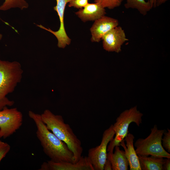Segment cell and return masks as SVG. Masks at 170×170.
Returning <instances> with one entry per match:
<instances>
[{
  "instance_id": "obj_2",
  "label": "cell",
  "mask_w": 170,
  "mask_h": 170,
  "mask_svg": "<svg viewBox=\"0 0 170 170\" xmlns=\"http://www.w3.org/2000/svg\"><path fill=\"white\" fill-rule=\"evenodd\" d=\"M41 116L48 129L67 145L73 153L75 162H77L82 156L83 149L81 140L70 126L65 122L61 116L55 115L49 110H44Z\"/></svg>"
},
{
  "instance_id": "obj_26",
  "label": "cell",
  "mask_w": 170,
  "mask_h": 170,
  "mask_svg": "<svg viewBox=\"0 0 170 170\" xmlns=\"http://www.w3.org/2000/svg\"><path fill=\"white\" fill-rule=\"evenodd\" d=\"M2 38V34L0 33V40H1Z\"/></svg>"
},
{
  "instance_id": "obj_8",
  "label": "cell",
  "mask_w": 170,
  "mask_h": 170,
  "mask_svg": "<svg viewBox=\"0 0 170 170\" xmlns=\"http://www.w3.org/2000/svg\"><path fill=\"white\" fill-rule=\"evenodd\" d=\"M56 5L54 7L59 18L60 27L56 31H54L50 29L47 28L41 25H37L39 27L53 34L58 40V47L64 48L71 42V39L68 37L66 32L64 24V14L67 4L71 0H56Z\"/></svg>"
},
{
  "instance_id": "obj_21",
  "label": "cell",
  "mask_w": 170,
  "mask_h": 170,
  "mask_svg": "<svg viewBox=\"0 0 170 170\" xmlns=\"http://www.w3.org/2000/svg\"><path fill=\"white\" fill-rule=\"evenodd\" d=\"M10 149V146L7 143L2 142L0 144V162L9 152Z\"/></svg>"
},
{
  "instance_id": "obj_24",
  "label": "cell",
  "mask_w": 170,
  "mask_h": 170,
  "mask_svg": "<svg viewBox=\"0 0 170 170\" xmlns=\"http://www.w3.org/2000/svg\"><path fill=\"white\" fill-rule=\"evenodd\" d=\"M168 0H156V7L159 6L162 4L165 3Z\"/></svg>"
},
{
  "instance_id": "obj_9",
  "label": "cell",
  "mask_w": 170,
  "mask_h": 170,
  "mask_svg": "<svg viewBox=\"0 0 170 170\" xmlns=\"http://www.w3.org/2000/svg\"><path fill=\"white\" fill-rule=\"evenodd\" d=\"M101 40L103 48L105 50L117 53L121 52L122 45L128 40L124 30L118 26L106 33Z\"/></svg>"
},
{
  "instance_id": "obj_7",
  "label": "cell",
  "mask_w": 170,
  "mask_h": 170,
  "mask_svg": "<svg viewBox=\"0 0 170 170\" xmlns=\"http://www.w3.org/2000/svg\"><path fill=\"white\" fill-rule=\"evenodd\" d=\"M115 135L113 124H111L104 132L100 144L89 150L87 157L94 170H104L107 159V146Z\"/></svg>"
},
{
  "instance_id": "obj_17",
  "label": "cell",
  "mask_w": 170,
  "mask_h": 170,
  "mask_svg": "<svg viewBox=\"0 0 170 170\" xmlns=\"http://www.w3.org/2000/svg\"><path fill=\"white\" fill-rule=\"evenodd\" d=\"M28 6V3L26 0H5L0 6V10L6 11L13 8H19L22 10Z\"/></svg>"
},
{
  "instance_id": "obj_1",
  "label": "cell",
  "mask_w": 170,
  "mask_h": 170,
  "mask_svg": "<svg viewBox=\"0 0 170 170\" xmlns=\"http://www.w3.org/2000/svg\"><path fill=\"white\" fill-rule=\"evenodd\" d=\"M29 117L35 123L37 137L45 154L55 162L76 163L73 153L67 145L48 130L42 120L41 114L30 110Z\"/></svg>"
},
{
  "instance_id": "obj_5",
  "label": "cell",
  "mask_w": 170,
  "mask_h": 170,
  "mask_svg": "<svg viewBox=\"0 0 170 170\" xmlns=\"http://www.w3.org/2000/svg\"><path fill=\"white\" fill-rule=\"evenodd\" d=\"M165 129H159L156 125L150 129V134L145 138L138 139L134 146L137 155H149L170 158V154L163 147L162 139Z\"/></svg>"
},
{
  "instance_id": "obj_19",
  "label": "cell",
  "mask_w": 170,
  "mask_h": 170,
  "mask_svg": "<svg viewBox=\"0 0 170 170\" xmlns=\"http://www.w3.org/2000/svg\"><path fill=\"white\" fill-rule=\"evenodd\" d=\"M162 139V145L168 152H170V130L167 128L164 133Z\"/></svg>"
},
{
  "instance_id": "obj_11",
  "label": "cell",
  "mask_w": 170,
  "mask_h": 170,
  "mask_svg": "<svg viewBox=\"0 0 170 170\" xmlns=\"http://www.w3.org/2000/svg\"><path fill=\"white\" fill-rule=\"evenodd\" d=\"M119 23L116 19L105 15L94 21L90 30L91 41L99 42L106 33L118 26Z\"/></svg>"
},
{
  "instance_id": "obj_3",
  "label": "cell",
  "mask_w": 170,
  "mask_h": 170,
  "mask_svg": "<svg viewBox=\"0 0 170 170\" xmlns=\"http://www.w3.org/2000/svg\"><path fill=\"white\" fill-rule=\"evenodd\" d=\"M23 71L20 63L0 59V110L14 105V101L6 96L12 93L21 80Z\"/></svg>"
},
{
  "instance_id": "obj_4",
  "label": "cell",
  "mask_w": 170,
  "mask_h": 170,
  "mask_svg": "<svg viewBox=\"0 0 170 170\" xmlns=\"http://www.w3.org/2000/svg\"><path fill=\"white\" fill-rule=\"evenodd\" d=\"M143 114L138 110L137 106L126 110L121 113L117 118L116 122L113 124L115 136L109 142L107 151L113 152L116 145L120 146V142L128 133V128L132 122L135 123L139 127L142 123Z\"/></svg>"
},
{
  "instance_id": "obj_13",
  "label": "cell",
  "mask_w": 170,
  "mask_h": 170,
  "mask_svg": "<svg viewBox=\"0 0 170 170\" xmlns=\"http://www.w3.org/2000/svg\"><path fill=\"white\" fill-rule=\"evenodd\" d=\"M83 22L95 21L106 14L105 8L97 3H88L83 8L75 13Z\"/></svg>"
},
{
  "instance_id": "obj_23",
  "label": "cell",
  "mask_w": 170,
  "mask_h": 170,
  "mask_svg": "<svg viewBox=\"0 0 170 170\" xmlns=\"http://www.w3.org/2000/svg\"><path fill=\"white\" fill-rule=\"evenodd\" d=\"M104 170H112L111 164L109 160L106 159L104 166Z\"/></svg>"
},
{
  "instance_id": "obj_14",
  "label": "cell",
  "mask_w": 170,
  "mask_h": 170,
  "mask_svg": "<svg viewBox=\"0 0 170 170\" xmlns=\"http://www.w3.org/2000/svg\"><path fill=\"white\" fill-rule=\"evenodd\" d=\"M119 146L115 147L114 152H108L107 159L110 162L112 170H127L129 166L124 150H120Z\"/></svg>"
},
{
  "instance_id": "obj_18",
  "label": "cell",
  "mask_w": 170,
  "mask_h": 170,
  "mask_svg": "<svg viewBox=\"0 0 170 170\" xmlns=\"http://www.w3.org/2000/svg\"><path fill=\"white\" fill-rule=\"evenodd\" d=\"M123 0H94L95 3L99 4L102 7L112 9L120 6Z\"/></svg>"
},
{
  "instance_id": "obj_15",
  "label": "cell",
  "mask_w": 170,
  "mask_h": 170,
  "mask_svg": "<svg viewBox=\"0 0 170 170\" xmlns=\"http://www.w3.org/2000/svg\"><path fill=\"white\" fill-rule=\"evenodd\" d=\"M138 156L141 170H162L164 157L154 156L150 157Z\"/></svg>"
},
{
  "instance_id": "obj_27",
  "label": "cell",
  "mask_w": 170,
  "mask_h": 170,
  "mask_svg": "<svg viewBox=\"0 0 170 170\" xmlns=\"http://www.w3.org/2000/svg\"><path fill=\"white\" fill-rule=\"evenodd\" d=\"M2 141L1 140H0V144L2 142Z\"/></svg>"
},
{
  "instance_id": "obj_20",
  "label": "cell",
  "mask_w": 170,
  "mask_h": 170,
  "mask_svg": "<svg viewBox=\"0 0 170 170\" xmlns=\"http://www.w3.org/2000/svg\"><path fill=\"white\" fill-rule=\"evenodd\" d=\"M89 0H71L68 5L70 7L80 9L84 8L88 3Z\"/></svg>"
},
{
  "instance_id": "obj_12",
  "label": "cell",
  "mask_w": 170,
  "mask_h": 170,
  "mask_svg": "<svg viewBox=\"0 0 170 170\" xmlns=\"http://www.w3.org/2000/svg\"><path fill=\"white\" fill-rule=\"evenodd\" d=\"M120 143V145L124 149L126 156L128 160L130 170H141L138 156L133 145L134 136L132 133H128Z\"/></svg>"
},
{
  "instance_id": "obj_6",
  "label": "cell",
  "mask_w": 170,
  "mask_h": 170,
  "mask_svg": "<svg viewBox=\"0 0 170 170\" xmlns=\"http://www.w3.org/2000/svg\"><path fill=\"white\" fill-rule=\"evenodd\" d=\"M22 123V114L17 108L5 107L0 110V138L9 137L20 128Z\"/></svg>"
},
{
  "instance_id": "obj_16",
  "label": "cell",
  "mask_w": 170,
  "mask_h": 170,
  "mask_svg": "<svg viewBox=\"0 0 170 170\" xmlns=\"http://www.w3.org/2000/svg\"><path fill=\"white\" fill-rule=\"evenodd\" d=\"M124 7L127 9H135L143 15H145L153 8L150 3L148 0H126Z\"/></svg>"
},
{
  "instance_id": "obj_10",
  "label": "cell",
  "mask_w": 170,
  "mask_h": 170,
  "mask_svg": "<svg viewBox=\"0 0 170 170\" xmlns=\"http://www.w3.org/2000/svg\"><path fill=\"white\" fill-rule=\"evenodd\" d=\"M39 170H94L87 156H82L76 163L55 162L51 160L43 162Z\"/></svg>"
},
{
  "instance_id": "obj_25",
  "label": "cell",
  "mask_w": 170,
  "mask_h": 170,
  "mask_svg": "<svg viewBox=\"0 0 170 170\" xmlns=\"http://www.w3.org/2000/svg\"><path fill=\"white\" fill-rule=\"evenodd\" d=\"M150 3L153 8H155L156 6V0H148Z\"/></svg>"
},
{
  "instance_id": "obj_22",
  "label": "cell",
  "mask_w": 170,
  "mask_h": 170,
  "mask_svg": "<svg viewBox=\"0 0 170 170\" xmlns=\"http://www.w3.org/2000/svg\"><path fill=\"white\" fill-rule=\"evenodd\" d=\"M164 159V163L162 165V170H169L170 169V158H166Z\"/></svg>"
}]
</instances>
